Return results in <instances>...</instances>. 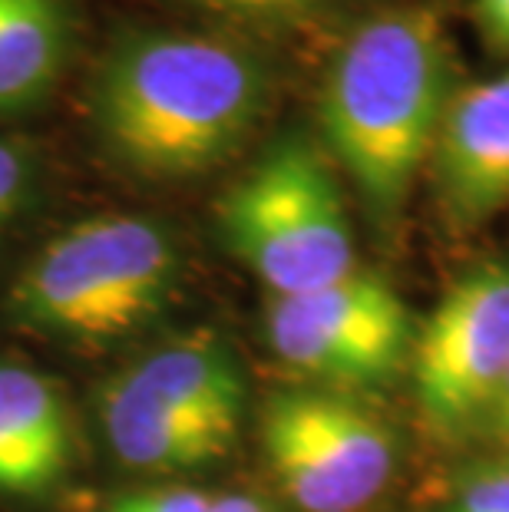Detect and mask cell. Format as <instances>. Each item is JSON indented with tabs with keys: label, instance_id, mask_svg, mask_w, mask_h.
Masks as SVG:
<instances>
[{
	"label": "cell",
	"instance_id": "obj_1",
	"mask_svg": "<svg viewBox=\"0 0 509 512\" xmlns=\"http://www.w3.org/2000/svg\"><path fill=\"white\" fill-rule=\"evenodd\" d=\"M268 83L229 40L149 30L119 40L93 80L103 149L143 179H192L225 162L262 119Z\"/></svg>",
	"mask_w": 509,
	"mask_h": 512
},
{
	"label": "cell",
	"instance_id": "obj_2",
	"mask_svg": "<svg viewBox=\"0 0 509 512\" xmlns=\"http://www.w3.org/2000/svg\"><path fill=\"white\" fill-rule=\"evenodd\" d=\"M450 96L447 30L427 4L364 20L334 57L321 96L324 139L381 222L404 209Z\"/></svg>",
	"mask_w": 509,
	"mask_h": 512
},
{
	"label": "cell",
	"instance_id": "obj_3",
	"mask_svg": "<svg viewBox=\"0 0 509 512\" xmlns=\"http://www.w3.org/2000/svg\"><path fill=\"white\" fill-rule=\"evenodd\" d=\"M182 255L153 215H93L50 238L17 271L4 311L17 331L83 351L156 328L176 304Z\"/></svg>",
	"mask_w": 509,
	"mask_h": 512
},
{
	"label": "cell",
	"instance_id": "obj_4",
	"mask_svg": "<svg viewBox=\"0 0 509 512\" xmlns=\"http://www.w3.org/2000/svg\"><path fill=\"white\" fill-rule=\"evenodd\" d=\"M219 232L272 298L324 288L357 271L338 179L301 136L275 143L225 192Z\"/></svg>",
	"mask_w": 509,
	"mask_h": 512
},
{
	"label": "cell",
	"instance_id": "obj_5",
	"mask_svg": "<svg viewBox=\"0 0 509 512\" xmlns=\"http://www.w3.org/2000/svg\"><path fill=\"white\" fill-rule=\"evenodd\" d=\"M262 446L281 493L301 512H361L397 470L381 413L338 390H285L265 403Z\"/></svg>",
	"mask_w": 509,
	"mask_h": 512
},
{
	"label": "cell",
	"instance_id": "obj_6",
	"mask_svg": "<svg viewBox=\"0 0 509 512\" xmlns=\"http://www.w3.org/2000/svg\"><path fill=\"white\" fill-rule=\"evenodd\" d=\"M265 334L281 364L341 387L384 384L414 351L404 298L361 268L324 288L272 298Z\"/></svg>",
	"mask_w": 509,
	"mask_h": 512
},
{
	"label": "cell",
	"instance_id": "obj_7",
	"mask_svg": "<svg viewBox=\"0 0 509 512\" xmlns=\"http://www.w3.org/2000/svg\"><path fill=\"white\" fill-rule=\"evenodd\" d=\"M414 394L440 433L483 427L509 374V261L467 268L414 334Z\"/></svg>",
	"mask_w": 509,
	"mask_h": 512
},
{
	"label": "cell",
	"instance_id": "obj_8",
	"mask_svg": "<svg viewBox=\"0 0 509 512\" xmlns=\"http://www.w3.org/2000/svg\"><path fill=\"white\" fill-rule=\"evenodd\" d=\"M450 228H480L509 205V70L453 93L430 152Z\"/></svg>",
	"mask_w": 509,
	"mask_h": 512
},
{
	"label": "cell",
	"instance_id": "obj_9",
	"mask_svg": "<svg viewBox=\"0 0 509 512\" xmlns=\"http://www.w3.org/2000/svg\"><path fill=\"white\" fill-rule=\"evenodd\" d=\"M129 400L235 433L242 427L245 377L232 347L215 334H186L153 347L106 380Z\"/></svg>",
	"mask_w": 509,
	"mask_h": 512
},
{
	"label": "cell",
	"instance_id": "obj_10",
	"mask_svg": "<svg viewBox=\"0 0 509 512\" xmlns=\"http://www.w3.org/2000/svg\"><path fill=\"white\" fill-rule=\"evenodd\" d=\"M73 460L77 433L57 380L30 364L0 361V496H50Z\"/></svg>",
	"mask_w": 509,
	"mask_h": 512
},
{
	"label": "cell",
	"instance_id": "obj_11",
	"mask_svg": "<svg viewBox=\"0 0 509 512\" xmlns=\"http://www.w3.org/2000/svg\"><path fill=\"white\" fill-rule=\"evenodd\" d=\"M96 420L113 460L146 476L199 473L219 463L235 443V433L153 410L119 394L110 384H103L96 397Z\"/></svg>",
	"mask_w": 509,
	"mask_h": 512
},
{
	"label": "cell",
	"instance_id": "obj_12",
	"mask_svg": "<svg viewBox=\"0 0 509 512\" xmlns=\"http://www.w3.org/2000/svg\"><path fill=\"white\" fill-rule=\"evenodd\" d=\"M67 60V10L60 0H0V113L50 93Z\"/></svg>",
	"mask_w": 509,
	"mask_h": 512
},
{
	"label": "cell",
	"instance_id": "obj_13",
	"mask_svg": "<svg viewBox=\"0 0 509 512\" xmlns=\"http://www.w3.org/2000/svg\"><path fill=\"white\" fill-rule=\"evenodd\" d=\"M37 166L24 146L0 136V238L34 195Z\"/></svg>",
	"mask_w": 509,
	"mask_h": 512
},
{
	"label": "cell",
	"instance_id": "obj_14",
	"mask_svg": "<svg viewBox=\"0 0 509 512\" xmlns=\"http://www.w3.org/2000/svg\"><path fill=\"white\" fill-rule=\"evenodd\" d=\"M447 512H509V463L467 479Z\"/></svg>",
	"mask_w": 509,
	"mask_h": 512
},
{
	"label": "cell",
	"instance_id": "obj_15",
	"mask_svg": "<svg viewBox=\"0 0 509 512\" xmlns=\"http://www.w3.org/2000/svg\"><path fill=\"white\" fill-rule=\"evenodd\" d=\"M212 499L202 489H146V493L119 496L106 512H212Z\"/></svg>",
	"mask_w": 509,
	"mask_h": 512
},
{
	"label": "cell",
	"instance_id": "obj_16",
	"mask_svg": "<svg viewBox=\"0 0 509 512\" xmlns=\"http://www.w3.org/2000/svg\"><path fill=\"white\" fill-rule=\"evenodd\" d=\"M196 4L215 10V14H229V17L281 20V17L308 14V10L328 4V0H196Z\"/></svg>",
	"mask_w": 509,
	"mask_h": 512
},
{
	"label": "cell",
	"instance_id": "obj_17",
	"mask_svg": "<svg viewBox=\"0 0 509 512\" xmlns=\"http://www.w3.org/2000/svg\"><path fill=\"white\" fill-rule=\"evenodd\" d=\"M473 7L490 43L509 53V0H473Z\"/></svg>",
	"mask_w": 509,
	"mask_h": 512
},
{
	"label": "cell",
	"instance_id": "obj_18",
	"mask_svg": "<svg viewBox=\"0 0 509 512\" xmlns=\"http://www.w3.org/2000/svg\"><path fill=\"white\" fill-rule=\"evenodd\" d=\"M483 433L490 437L503 453H509V374L500 384V394H496L490 413L483 420Z\"/></svg>",
	"mask_w": 509,
	"mask_h": 512
},
{
	"label": "cell",
	"instance_id": "obj_19",
	"mask_svg": "<svg viewBox=\"0 0 509 512\" xmlns=\"http://www.w3.org/2000/svg\"><path fill=\"white\" fill-rule=\"evenodd\" d=\"M212 512H275L268 503L255 496H245V493H229V496H215L212 499Z\"/></svg>",
	"mask_w": 509,
	"mask_h": 512
}]
</instances>
